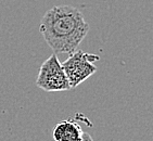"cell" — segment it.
Returning a JSON list of instances; mask_svg holds the SVG:
<instances>
[{"label":"cell","mask_w":153,"mask_h":141,"mask_svg":"<svg viewBox=\"0 0 153 141\" xmlns=\"http://www.w3.org/2000/svg\"><path fill=\"white\" fill-rule=\"evenodd\" d=\"M52 136L56 141H85L92 139L84 132L79 124L74 119H66L56 124Z\"/></svg>","instance_id":"277c9868"},{"label":"cell","mask_w":153,"mask_h":141,"mask_svg":"<svg viewBox=\"0 0 153 141\" xmlns=\"http://www.w3.org/2000/svg\"><path fill=\"white\" fill-rule=\"evenodd\" d=\"M99 60L100 58L97 54L86 53L82 50H76L70 54L68 59L62 63V66L71 88L77 87L97 72L94 62Z\"/></svg>","instance_id":"7a4b0ae2"},{"label":"cell","mask_w":153,"mask_h":141,"mask_svg":"<svg viewBox=\"0 0 153 141\" xmlns=\"http://www.w3.org/2000/svg\"><path fill=\"white\" fill-rule=\"evenodd\" d=\"M39 32L53 52L70 56L85 39L89 25L77 8L62 4L45 13L39 24Z\"/></svg>","instance_id":"6da1fadb"},{"label":"cell","mask_w":153,"mask_h":141,"mask_svg":"<svg viewBox=\"0 0 153 141\" xmlns=\"http://www.w3.org/2000/svg\"><path fill=\"white\" fill-rule=\"evenodd\" d=\"M36 85L38 88L48 92L66 91L72 89L56 53H53L41 64L36 79Z\"/></svg>","instance_id":"3957f363"}]
</instances>
